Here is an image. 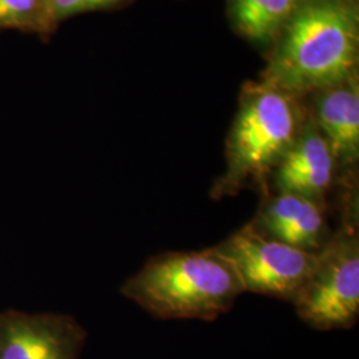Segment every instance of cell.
<instances>
[{"label": "cell", "instance_id": "cell-11", "mask_svg": "<svg viewBox=\"0 0 359 359\" xmlns=\"http://www.w3.org/2000/svg\"><path fill=\"white\" fill-rule=\"evenodd\" d=\"M57 27L48 0H0V31H19L48 41Z\"/></svg>", "mask_w": 359, "mask_h": 359}, {"label": "cell", "instance_id": "cell-3", "mask_svg": "<svg viewBox=\"0 0 359 359\" xmlns=\"http://www.w3.org/2000/svg\"><path fill=\"white\" fill-rule=\"evenodd\" d=\"M120 293L158 320L212 322L244 290L231 264L212 246L151 257Z\"/></svg>", "mask_w": 359, "mask_h": 359}, {"label": "cell", "instance_id": "cell-12", "mask_svg": "<svg viewBox=\"0 0 359 359\" xmlns=\"http://www.w3.org/2000/svg\"><path fill=\"white\" fill-rule=\"evenodd\" d=\"M133 0H48L53 22L59 26L67 19L81 13L114 11L130 4Z\"/></svg>", "mask_w": 359, "mask_h": 359}, {"label": "cell", "instance_id": "cell-5", "mask_svg": "<svg viewBox=\"0 0 359 359\" xmlns=\"http://www.w3.org/2000/svg\"><path fill=\"white\" fill-rule=\"evenodd\" d=\"M236 271L243 290L294 302L308 283L318 255L257 231L250 224L215 246Z\"/></svg>", "mask_w": 359, "mask_h": 359}, {"label": "cell", "instance_id": "cell-6", "mask_svg": "<svg viewBox=\"0 0 359 359\" xmlns=\"http://www.w3.org/2000/svg\"><path fill=\"white\" fill-rule=\"evenodd\" d=\"M86 339L67 314L0 311V359H79Z\"/></svg>", "mask_w": 359, "mask_h": 359}, {"label": "cell", "instance_id": "cell-4", "mask_svg": "<svg viewBox=\"0 0 359 359\" xmlns=\"http://www.w3.org/2000/svg\"><path fill=\"white\" fill-rule=\"evenodd\" d=\"M345 188L341 224L318 253L308 283L293 302L299 320L320 332L351 329L359 318L357 182Z\"/></svg>", "mask_w": 359, "mask_h": 359}, {"label": "cell", "instance_id": "cell-7", "mask_svg": "<svg viewBox=\"0 0 359 359\" xmlns=\"http://www.w3.org/2000/svg\"><path fill=\"white\" fill-rule=\"evenodd\" d=\"M309 97L313 99L308 105L309 114L333 154L339 182H355L359 161L358 75Z\"/></svg>", "mask_w": 359, "mask_h": 359}, {"label": "cell", "instance_id": "cell-10", "mask_svg": "<svg viewBox=\"0 0 359 359\" xmlns=\"http://www.w3.org/2000/svg\"><path fill=\"white\" fill-rule=\"evenodd\" d=\"M304 0H226L237 34L259 47H270Z\"/></svg>", "mask_w": 359, "mask_h": 359}, {"label": "cell", "instance_id": "cell-9", "mask_svg": "<svg viewBox=\"0 0 359 359\" xmlns=\"http://www.w3.org/2000/svg\"><path fill=\"white\" fill-rule=\"evenodd\" d=\"M325 206L298 194L269 193L249 224L270 238L318 255L332 236Z\"/></svg>", "mask_w": 359, "mask_h": 359}, {"label": "cell", "instance_id": "cell-2", "mask_svg": "<svg viewBox=\"0 0 359 359\" xmlns=\"http://www.w3.org/2000/svg\"><path fill=\"white\" fill-rule=\"evenodd\" d=\"M308 104L266 81L245 83L225 147V172L212 189L213 200L253 189L269 194L270 176L299 135Z\"/></svg>", "mask_w": 359, "mask_h": 359}, {"label": "cell", "instance_id": "cell-1", "mask_svg": "<svg viewBox=\"0 0 359 359\" xmlns=\"http://www.w3.org/2000/svg\"><path fill=\"white\" fill-rule=\"evenodd\" d=\"M357 0H304L270 48L261 79L299 99L358 75Z\"/></svg>", "mask_w": 359, "mask_h": 359}, {"label": "cell", "instance_id": "cell-8", "mask_svg": "<svg viewBox=\"0 0 359 359\" xmlns=\"http://www.w3.org/2000/svg\"><path fill=\"white\" fill-rule=\"evenodd\" d=\"M338 177L333 154L308 114L306 121L270 176L276 193H292L326 205Z\"/></svg>", "mask_w": 359, "mask_h": 359}]
</instances>
